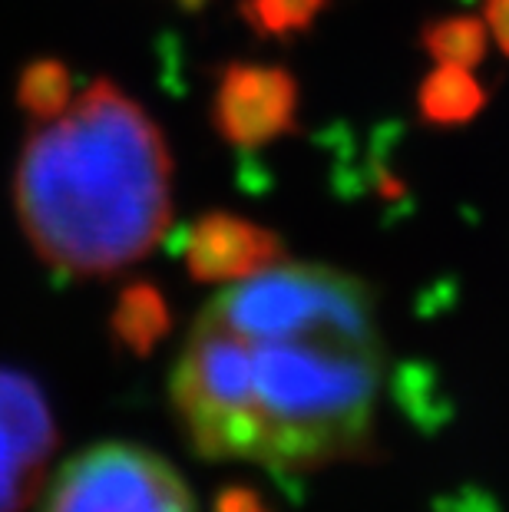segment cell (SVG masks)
Wrapping results in <instances>:
<instances>
[{
    "label": "cell",
    "instance_id": "ba28073f",
    "mask_svg": "<svg viewBox=\"0 0 509 512\" xmlns=\"http://www.w3.org/2000/svg\"><path fill=\"white\" fill-rule=\"evenodd\" d=\"M420 43H424V50L433 57V63L473 70V67H480L486 57L490 30H486L480 17H470V14L440 17V20L424 24V30H420Z\"/></svg>",
    "mask_w": 509,
    "mask_h": 512
},
{
    "label": "cell",
    "instance_id": "8992f818",
    "mask_svg": "<svg viewBox=\"0 0 509 512\" xmlns=\"http://www.w3.org/2000/svg\"><path fill=\"white\" fill-rule=\"evenodd\" d=\"M189 268L202 281H235L285 258L281 238L238 215H209L189 232Z\"/></svg>",
    "mask_w": 509,
    "mask_h": 512
},
{
    "label": "cell",
    "instance_id": "7a4b0ae2",
    "mask_svg": "<svg viewBox=\"0 0 509 512\" xmlns=\"http://www.w3.org/2000/svg\"><path fill=\"white\" fill-rule=\"evenodd\" d=\"M24 232L53 268L93 278L149 255L172 219V162L149 113L93 86L47 119L17 172Z\"/></svg>",
    "mask_w": 509,
    "mask_h": 512
},
{
    "label": "cell",
    "instance_id": "52a82bcc",
    "mask_svg": "<svg viewBox=\"0 0 509 512\" xmlns=\"http://www.w3.org/2000/svg\"><path fill=\"white\" fill-rule=\"evenodd\" d=\"M486 106V90L470 70L437 63L417 93V110L430 126H467Z\"/></svg>",
    "mask_w": 509,
    "mask_h": 512
},
{
    "label": "cell",
    "instance_id": "5b68a950",
    "mask_svg": "<svg viewBox=\"0 0 509 512\" xmlns=\"http://www.w3.org/2000/svg\"><path fill=\"white\" fill-rule=\"evenodd\" d=\"M50 450L47 400L27 377L0 367V512H20L37 493Z\"/></svg>",
    "mask_w": 509,
    "mask_h": 512
},
{
    "label": "cell",
    "instance_id": "30bf717a",
    "mask_svg": "<svg viewBox=\"0 0 509 512\" xmlns=\"http://www.w3.org/2000/svg\"><path fill=\"white\" fill-rule=\"evenodd\" d=\"M483 24L500 43V50L509 57V0H486L483 7Z\"/></svg>",
    "mask_w": 509,
    "mask_h": 512
},
{
    "label": "cell",
    "instance_id": "8fae6325",
    "mask_svg": "<svg viewBox=\"0 0 509 512\" xmlns=\"http://www.w3.org/2000/svg\"><path fill=\"white\" fill-rule=\"evenodd\" d=\"M186 4H199V0H186Z\"/></svg>",
    "mask_w": 509,
    "mask_h": 512
},
{
    "label": "cell",
    "instance_id": "3957f363",
    "mask_svg": "<svg viewBox=\"0 0 509 512\" xmlns=\"http://www.w3.org/2000/svg\"><path fill=\"white\" fill-rule=\"evenodd\" d=\"M40 512H199L189 483L136 443L86 446L53 476Z\"/></svg>",
    "mask_w": 509,
    "mask_h": 512
},
{
    "label": "cell",
    "instance_id": "6da1fadb",
    "mask_svg": "<svg viewBox=\"0 0 509 512\" xmlns=\"http://www.w3.org/2000/svg\"><path fill=\"white\" fill-rule=\"evenodd\" d=\"M384 390L371 288L285 258L205 304L172 374L189 443L209 460L314 470L367 443Z\"/></svg>",
    "mask_w": 509,
    "mask_h": 512
},
{
    "label": "cell",
    "instance_id": "277c9868",
    "mask_svg": "<svg viewBox=\"0 0 509 512\" xmlns=\"http://www.w3.org/2000/svg\"><path fill=\"white\" fill-rule=\"evenodd\" d=\"M298 80L285 67L232 63L215 90L212 119L238 149H262L298 129Z\"/></svg>",
    "mask_w": 509,
    "mask_h": 512
},
{
    "label": "cell",
    "instance_id": "9c48e42d",
    "mask_svg": "<svg viewBox=\"0 0 509 512\" xmlns=\"http://www.w3.org/2000/svg\"><path fill=\"white\" fill-rule=\"evenodd\" d=\"M331 0H242V17L258 37L291 40L318 24Z\"/></svg>",
    "mask_w": 509,
    "mask_h": 512
}]
</instances>
